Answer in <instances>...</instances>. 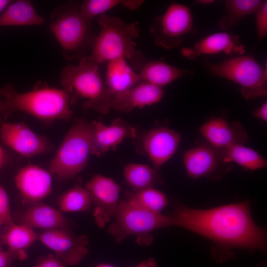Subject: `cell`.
<instances>
[{"instance_id": "obj_1", "label": "cell", "mask_w": 267, "mask_h": 267, "mask_svg": "<svg viewBox=\"0 0 267 267\" xmlns=\"http://www.w3.org/2000/svg\"><path fill=\"white\" fill-rule=\"evenodd\" d=\"M169 216L172 225L212 241L215 245L212 257L218 263L232 258L233 249H244L250 252L266 250V230L253 221L248 200L208 209H193L178 202Z\"/></svg>"}, {"instance_id": "obj_2", "label": "cell", "mask_w": 267, "mask_h": 267, "mask_svg": "<svg viewBox=\"0 0 267 267\" xmlns=\"http://www.w3.org/2000/svg\"><path fill=\"white\" fill-rule=\"evenodd\" d=\"M0 113L7 117L17 111L26 112L46 121L70 120L72 115L69 95L63 89L38 82L34 88L19 92L11 85L0 90Z\"/></svg>"}, {"instance_id": "obj_3", "label": "cell", "mask_w": 267, "mask_h": 267, "mask_svg": "<svg viewBox=\"0 0 267 267\" xmlns=\"http://www.w3.org/2000/svg\"><path fill=\"white\" fill-rule=\"evenodd\" d=\"M97 22L100 30L94 39L89 58L99 65L122 57L134 70L139 71L147 60L136 49L134 40L140 35L138 22L127 23L105 13L98 16Z\"/></svg>"}, {"instance_id": "obj_4", "label": "cell", "mask_w": 267, "mask_h": 267, "mask_svg": "<svg viewBox=\"0 0 267 267\" xmlns=\"http://www.w3.org/2000/svg\"><path fill=\"white\" fill-rule=\"evenodd\" d=\"M99 65L88 56L77 65H68L62 70L60 82L69 95L71 104L84 100L82 107L107 114L111 108L114 94L106 87L101 77Z\"/></svg>"}, {"instance_id": "obj_5", "label": "cell", "mask_w": 267, "mask_h": 267, "mask_svg": "<svg viewBox=\"0 0 267 267\" xmlns=\"http://www.w3.org/2000/svg\"><path fill=\"white\" fill-rule=\"evenodd\" d=\"M80 5L68 2L53 11L49 24L50 30L60 44L64 57L68 60L81 59L87 56L96 36L91 21L86 20L80 11Z\"/></svg>"}, {"instance_id": "obj_6", "label": "cell", "mask_w": 267, "mask_h": 267, "mask_svg": "<svg viewBox=\"0 0 267 267\" xmlns=\"http://www.w3.org/2000/svg\"><path fill=\"white\" fill-rule=\"evenodd\" d=\"M91 154L90 123L77 120L51 159L48 171L62 179L72 178L86 167Z\"/></svg>"}, {"instance_id": "obj_7", "label": "cell", "mask_w": 267, "mask_h": 267, "mask_svg": "<svg viewBox=\"0 0 267 267\" xmlns=\"http://www.w3.org/2000/svg\"><path fill=\"white\" fill-rule=\"evenodd\" d=\"M205 65L214 76L236 83L246 99L267 95V66H261L251 55L232 57L218 63L205 61Z\"/></svg>"}, {"instance_id": "obj_8", "label": "cell", "mask_w": 267, "mask_h": 267, "mask_svg": "<svg viewBox=\"0 0 267 267\" xmlns=\"http://www.w3.org/2000/svg\"><path fill=\"white\" fill-rule=\"evenodd\" d=\"M113 217L108 231L118 242L129 235H149L172 225L169 216L144 209L127 199L119 202Z\"/></svg>"}, {"instance_id": "obj_9", "label": "cell", "mask_w": 267, "mask_h": 267, "mask_svg": "<svg viewBox=\"0 0 267 267\" xmlns=\"http://www.w3.org/2000/svg\"><path fill=\"white\" fill-rule=\"evenodd\" d=\"M193 23L190 9L174 2L169 5L164 14L154 19L149 31L158 46L169 49L182 44L184 36L192 29Z\"/></svg>"}, {"instance_id": "obj_10", "label": "cell", "mask_w": 267, "mask_h": 267, "mask_svg": "<svg viewBox=\"0 0 267 267\" xmlns=\"http://www.w3.org/2000/svg\"><path fill=\"white\" fill-rule=\"evenodd\" d=\"M86 188L94 205L96 223L103 228L113 217L120 202V187L112 178L97 174L87 183Z\"/></svg>"}, {"instance_id": "obj_11", "label": "cell", "mask_w": 267, "mask_h": 267, "mask_svg": "<svg viewBox=\"0 0 267 267\" xmlns=\"http://www.w3.org/2000/svg\"><path fill=\"white\" fill-rule=\"evenodd\" d=\"M38 239L67 265L79 264L89 252L87 237L77 236L66 228L44 231Z\"/></svg>"}, {"instance_id": "obj_12", "label": "cell", "mask_w": 267, "mask_h": 267, "mask_svg": "<svg viewBox=\"0 0 267 267\" xmlns=\"http://www.w3.org/2000/svg\"><path fill=\"white\" fill-rule=\"evenodd\" d=\"M0 133L7 146L25 157L44 153L51 147L45 137L34 132L23 122L2 123Z\"/></svg>"}, {"instance_id": "obj_13", "label": "cell", "mask_w": 267, "mask_h": 267, "mask_svg": "<svg viewBox=\"0 0 267 267\" xmlns=\"http://www.w3.org/2000/svg\"><path fill=\"white\" fill-rule=\"evenodd\" d=\"M200 133L208 143L221 150L235 144H244L248 134L238 121L229 122L224 117H214L201 125Z\"/></svg>"}, {"instance_id": "obj_14", "label": "cell", "mask_w": 267, "mask_h": 267, "mask_svg": "<svg viewBox=\"0 0 267 267\" xmlns=\"http://www.w3.org/2000/svg\"><path fill=\"white\" fill-rule=\"evenodd\" d=\"M181 141L180 134L168 128L152 130L142 138L143 149L153 168L158 170L168 161L177 151Z\"/></svg>"}, {"instance_id": "obj_15", "label": "cell", "mask_w": 267, "mask_h": 267, "mask_svg": "<svg viewBox=\"0 0 267 267\" xmlns=\"http://www.w3.org/2000/svg\"><path fill=\"white\" fill-rule=\"evenodd\" d=\"M135 135V129L120 118L109 126L93 121L90 123L91 154L99 156L113 150L124 139Z\"/></svg>"}, {"instance_id": "obj_16", "label": "cell", "mask_w": 267, "mask_h": 267, "mask_svg": "<svg viewBox=\"0 0 267 267\" xmlns=\"http://www.w3.org/2000/svg\"><path fill=\"white\" fill-rule=\"evenodd\" d=\"M183 163L187 175L193 179L212 178L223 165L228 164L223 162L220 150L208 143L185 151Z\"/></svg>"}, {"instance_id": "obj_17", "label": "cell", "mask_w": 267, "mask_h": 267, "mask_svg": "<svg viewBox=\"0 0 267 267\" xmlns=\"http://www.w3.org/2000/svg\"><path fill=\"white\" fill-rule=\"evenodd\" d=\"M15 183L22 196L32 203L40 201L52 191L51 174L34 164L21 168L15 176Z\"/></svg>"}, {"instance_id": "obj_18", "label": "cell", "mask_w": 267, "mask_h": 267, "mask_svg": "<svg viewBox=\"0 0 267 267\" xmlns=\"http://www.w3.org/2000/svg\"><path fill=\"white\" fill-rule=\"evenodd\" d=\"M164 94L163 88L140 82L127 90L114 94L111 108L128 113L134 108H142L159 102Z\"/></svg>"}, {"instance_id": "obj_19", "label": "cell", "mask_w": 267, "mask_h": 267, "mask_svg": "<svg viewBox=\"0 0 267 267\" xmlns=\"http://www.w3.org/2000/svg\"><path fill=\"white\" fill-rule=\"evenodd\" d=\"M245 52V47L239 37L226 32L216 33L201 39L193 48L181 49V54L190 59L202 54L224 52L227 54L241 55Z\"/></svg>"}, {"instance_id": "obj_20", "label": "cell", "mask_w": 267, "mask_h": 267, "mask_svg": "<svg viewBox=\"0 0 267 267\" xmlns=\"http://www.w3.org/2000/svg\"><path fill=\"white\" fill-rule=\"evenodd\" d=\"M19 221L21 224L44 231L66 228L68 222L66 217L59 209L40 201L32 203L22 213Z\"/></svg>"}, {"instance_id": "obj_21", "label": "cell", "mask_w": 267, "mask_h": 267, "mask_svg": "<svg viewBox=\"0 0 267 267\" xmlns=\"http://www.w3.org/2000/svg\"><path fill=\"white\" fill-rule=\"evenodd\" d=\"M104 83L114 95L127 90L140 82L136 73L124 57H119L107 62Z\"/></svg>"}, {"instance_id": "obj_22", "label": "cell", "mask_w": 267, "mask_h": 267, "mask_svg": "<svg viewBox=\"0 0 267 267\" xmlns=\"http://www.w3.org/2000/svg\"><path fill=\"white\" fill-rule=\"evenodd\" d=\"M138 74L140 82L163 88L179 78L187 75H193L194 71L155 60L147 61Z\"/></svg>"}, {"instance_id": "obj_23", "label": "cell", "mask_w": 267, "mask_h": 267, "mask_svg": "<svg viewBox=\"0 0 267 267\" xmlns=\"http://www.w3.org/2000/svg\"><path fill=\"white\" fill-rule=\"evenodd\" d=\"M44 22L32 2L27 0L12 1L0 15V27L37 26Z\"/></svg>"}, {"instance_id": "obj_24", "label": "cell", "mask_w": 267, "mask_h": 267, "mask_svg": "<svg viewBox=\"0 0 267 267\" xmlns=\"http://www.w3.org/2000/svg\"><path fill=\"white\" fill-rule=\"evenodd\" d=\"M220 151L225 164L234 162L250 171L261 169L267 166V161L262 155L244 144H235Z\"/></svg>"}, {"instance_id": "obj_25", "label": "cell", "mask_w": 267, "mask_h": 267, "mask_svg": "<svg viewBox=\"0 0 267 267\" xmlns=\"http://www.w3.org/2000/svg\"><path fill=\"white\" fill-rule=\"evenodd\" d=\"M123 175L127 183L135 192L162 182L158 171L146 164H129L124 169Z\"/></svg>"}, {"instance_id": "obj_26", "label": "cell", "mask_w": 267, "mask_h": 267, "mask_svg": "<svg viewBox=\"0 0 267 267\" xmlns=\"http://www.w3.org/2000/svg\"><path fill=\"white\" fill-rule=\"evenodd\" d=\"M264 0H227L225 1V14L218 21V25L224 30H230L245 17L258 10Z\"/></svg>"}, {"instance_id": "obj_27", "label": "cell", "mask_w": 267, "mask_h": 267, "mask_svg": "<svg viewBox=\"0 0 267 267\" xmlns=\"http://www.w3.org/2000/svg\"><path fill=\"white\" fill-rule=\"evenodd\" d=\"M38 236L39 235L31 227L13 222L7 226L3 238L8 251L14 256L18 253L21 258V252L38 239Z\"/></svg>"}, {"instance_id": "obj_28", "label": "cell", "mask_w": 267, "mask_h": 267, "mask_svg": "<svg viewBox=\"0 0 267 267\" xmlns=\"http://www.w3.org/2000/svg\"><path fill=\"white\" fill-rule=\"evenodd\" d=\"M91 205L89 191L80 186L68 189L58 200V209L62 212L85 211L89 209Z\"/></svg>"}, {"instance_id": "obj_29", "label": "cell", "mask_w": 267, "mask_h": 267, "mask_svg": "<svg viewBox=\"0 0 267 267\" xmlns=\"http://www.w3.org/2000/svg\"><path fill=\"white\" fill-rule=\"evenodd\" d=\"M127 200L144 209L156 213H161L168 203L164 193L153 187L130 194Z\"/></svg>"}, {"instance_id": "obj_30", "label": "cell", "mask_w": 267, "mask_h": 267, "mask_svg": "<svg viewBox=\"0 0 267 267\" xmlns=\"http://www.w3.org/2000/svg\"><path fill=\"white\" fill-rule=\"evenodd\" d=\"M127 1V0H86L80 4V11L86 20L91 21L94 17L118 5L124 7Z\"/></svg>"}, {"instance_id": "obj_31", "label": "cell", "mask_w": 267, "mask_h": 267, "mask_svg": "<svg viewBox=\"0 0 267 267\" xmlns=\"http://www.w3.org/2000/svg\"><path fill=\"white\" fill-rule=\"evenodd\" d=\"M255 22L258 40H262L267 35V1L264 0L255 12Z\"/></svg>"}, {"instance_id": "obj_32", "label": "cell", "mask_w": 267, "mask_h": 267, "mask_svg": "<svg viewBox=\"0 0 267 267\" xmlns=\"http://www.w3.org/2000/svg\"><path fill=\"white\" fill-rule=\"evenodd\" d=\"M13 222L8 195L0 185V224L8 226Z\"/></svg>"}, {"instance_id": "obj_33", "label": "cell", "mask_w": 267, "mask_h": 267, "mask_svg": "<svg viewBox=\"0 0 267 267\" xmlns=\"http://www.w3.org/2000/svg\"><path fill=\"white\" fill-rule=\"evenodd\" d=\"M67 266L56 256L50 254L40 259L34 267H66Z\"/></svg>"}, {"instance_id": "obj_34", "label": "cell", "mask_w": 267, "mask_h": 267, "mask_svg": "<svg viewBox=\"0 0 267 267\" xmlns=\"http://www.w3.org/2000/svg\"><path fill=\"white\" fill-rule=\"evenodd\" d=\"M14 256L10 252L0 248V267H10Z\"/></svg>"}, {"instance_id": "obj_35", "label": "cell", "mask_w": 267, "mask_h": 267, "mask_svg": "<svg viewBox=\"0 0 267 267\" xmlns=\"http://www.w3.org/2000/svg\"><path fill=\"white\" fill-rule=\"evenodd\" d=\"M253 115L265 122L267 121V102L266 100L261 106L254 110Z\"/></svg>"}, {"instance_id": "obj_36", "label": "cell", "mask_w": 267, "mask_h": 267, "mask_svg": "<svg viewBox=\"0 0 267 267\" xmlns=\"http://www.w3.org/2000/svg\"><path fill=\"white\" fill-rule=\"evenodd\" d=\"M134 267H158L156 260L154 258H150L145 260L137 266Z\"/></svg>"}, {"instance_id": "obj_37", "label": "cell", "mask_w": 267, "mask_h": 267, "mask_svg": "<svg viewBox=\"0 0 267 267\" xmlns=\"http://www.w3.org/2000/svg\"><path fill=\"white\" fill-rule=\"evenodd\" d=\"M12 1V0H0V15Z\"/></svg>"}, {"instance_id": "obj_38", "label": "cell", "mask_w": 267, "mask_h": 267, "mask_svg": "<svg viewBox=\"0 0 267 267\" xmlns=\"http://www.w3.org/2000/svg\"><path fill=\"white\" fill-rule=\"evenodd\" d=\"M5 160V155L2 148L0 146V169L3 165Z\"/></svg>"}, {"instance_id": "obj_39", "label": "cell", "mask_w": 267, "mask_h": 267, "mask_svg": "<svg viewBox=\"0 0 267 267\" xmlns=\"http://www.w3.org/2000/svg\"><path fill=\"white\" fill-rule=\"evenodd\" d=\"M214 2L213 0H195L194 3L200 4H209Z\"/></svg>"}, {"instance_id": "obj_40", "label": "cell", "mask_w": 267, "mask_h": 267, "mask_svg": "<svg viewBox=\"0 0 267 267\" xmlns=\"http://www.w3.org/2000/svg\"><path fill=\"white\" fill-rule=\"evenodd\" d=\"M95 267H115L110 264H100L95 266Z\"/></svg>"}, {"instance_id": "obj_41", "label": "cell", "mask_w": 267, "mask_h": 267, "mask_svg": "<svg viewBox=\"0 0 267 267\" xmlns=\"http://www.w3.org/2000/svg\"><path fill=\"white\" fill-rule=\"evenodd\" d=\"M1 225L0 224V227H1Z\"/></svg>"}, {"instance_id": "obj_42", "label": "cell", "mask_w": 267, "mask_h": 267, "mask_svg": "<svg viewBox=\"0 0 267 267\" xmlns=\"http://www.w3.org/2000/svg\"></svg>"}]
</instances>
